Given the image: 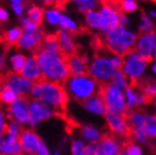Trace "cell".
Masks as SVG:
<instances>
[{
	"instance_id": "cell-1",
	"label": "cell",
	"mask_w": 156,
	"mask_h": 155,
	"mask_svg": "<svg viewBox=\"0 0 156 155\" xmlns=\"http://www.w3.org/2000/svg\"><path fill=\"white\" fill-rule=\"evenodd\" d=\"M36 57L41 70L42 80L63 84L70 77L66 57L62 52H53L44 48H40L36 52Z\"/></svg>"
},
{
	"instance_id": "cell-2",
	"label": "cell",
	"mask_w": 156,
	"mask_h": 155,
	"mask_svg": "<svg viewBox=\"0 0 156 155\" xmlns=\"http://www.w3.org/2000/svg\"><path fill=\"white\" fill-rule=\"evenodd\" d=\"M29 98L51 106L58 113L66 111L70 101L63 84L47 80H40L33 84Z\"/></svg>"
},
{
	"instance_id": "cell-3",
	"label": "cell",
	"mask_w": 156,
	"mask_h": 155,
	"mask_svg": "<svg viewBox=\"0 0 156 155\" xmlns=\"http://www.w3.org/2000/svg\"><path fill=\"white\" fill-rule=\"evenodd\" d=\"M137 34L135 31L123 26H116L103 34V45L112 54L125 57L134 50Z\"/></svg>"
},
{
	"instance_id": "cell-4",
	"label": "cell",
	"mask_w": 156,
	"mask_h": 155,
	"mask_svg": "<svg viewBox=\"0 0 156 155\" xmlns=\"http://www.w3.org/2000/svg\"><path fill=\"white\" fill-rule=\"evenodd\" d=\"M69 100L82 103L89 98L100 92L101 84L98 83L93 78L87 74L70 75L63 83Z\"/></svg>"
},
{
	"instance_id": "cell-5",
	"label": "cell",
	"mask_w": 156,
	"mask_h": 155,
	"mask_svg": "<svg viewBox=\"0 0 156 155\" xmlns=\"http://www.w3.org/2000/svg\"><path fill=\"white\" fill-rule=\"evenodd\" d=\"M148 68L150 61L133 50L123 58V66L121 70L127 77L131 83L140 85L145 80Z\"/></svg>"
},
{
	"instance_id": "cell-6",
	"label": "cell",
	"mask_w": 156,
	"mask_h": 155,
	"mask_svg": "<svg viewBox=\"0 0 156 155\" xmlns=\"http://www.w3.org/2000/svg\"><path fill=\"white\" fill-rule=\"evenodd\" d=\"M116 69L111 63L108 54H96L87 64V74L101 85L111 82Z\"/></svg>"
},
{
	"instance_id": "cell-7",
	"label": "cell",
	"mask_w": 156,
	"mask_h": 155,
	"mask_svg": "<svg viewBox=\"0 0 156 155\" xmlns=\"http://www.w3.org/2000/svg\"><path fill=\"white\" fill-rule=\"evenodd\" d=\"M127 121L129 125L131 141L142 146H152V141L148 139L145 131L146 112L144 110H134L127 112Z\"/></svg>"
},
{
	"instance_id": "cell-8",
	"label": "cell",
	"mask_w": 156,
	"mask_h": 155,
	"mask_svg": "<svg viewBox=\"0 0 156 155\" xmlns=\"http://www.w3.org/2000/svg\"><path fill=\"white\" fill-rule=\"evenodd\" d=\"M99 93L102 96L108 112L124 114L129 112L127 107H126L123 90L119 89L115 85H113L111 82H108V83L101 85Z\"/></svg>"
},
{
	"instance_id": "cell-9",
	"label": "cell",
	"mask_w": 156,
	"mask_h": 155,
	"mask_svg": "<svg viewBox=\"0 0 156 155\" xmlns=\"http://www.w3.org/2000/svg\"><path fill=\"white\" fill-rule=\"evenodd\" d=\"M105 121V125L108 131V134L113 136L125 140L129 139V125L127 121V113H114L106 112L103 116Z\"/></svg>"
},
{
	"instance_id": "cell-10",
	"label": "cell",
	"mask_w": 156,
	"mask_h": 155,
	"mask_svg": "<svg viewBox=\"0 0 156 155\" xmlns=\"http://www.w3.org/2000/svg\"><path fill=\"white\" fill-rule=\"evenodd\" d=\"M58 112L51 106L44 104L37 100H31L29 105V128H36L41 123H44L49 120L53 119L58 115Z\"/></svg>"
},
{
	"instance_id": "cell-11",
	"label": "cell",
	"mask_w": 156,
	"mask_h": 155,
	"mask_svg": "<svg viewBox=\"0 0 156 155\" xmlns=\"http://www.w3.org/2000/svg\"><path fill=\"white\" fill-rule=\"evenodd\" d=\"M29 105L30 98L19 96L11 105L6 109L7 115L10 121L17 122L22 128L29 125Z\"/></svg>"
},
{
	"instance_id": "cell-12",
	"label": "cell",
	"mask_w": 156,
	"mask_h": 155,
	"mask_svg": "<svg viewBox=\"0 0 156 155\" xmlns=\"http://www.w3.org/2000/svg\"><path fill=\"white\" fill-rule=\"evenodd\" d=\"M5 87L13 90L19 96H29L31 90L33 88V82L26 79L20 73L7 72L2 78Z\"/></svg>"
},
{
	"instance_id": "cell-13",
	"label": "cell",
	"mask_w": 156,
	"mask_h": 155,
	"mask_svg": "<svg viewBox=\"0 0 156 155\" xmlns=\"http://www.w3.org/2000/svg\"><path fill=\"white\" fill-rule=\"evenodd\" d=\"M45 38L44 31L39 29L36 32H22L20 39H19L17 47L20 51H26L33 54L42 47L43 40Z\"/></svg>"
},
{
	"instance_id": "cell-14",
	"label": "cell",
	"mask_w": 156,
	"mask_h": 155,
	"mask_svg": "<svg viewBox=\"0 0 156 155\" xmlns=\"http://www.w3.org/2000/svg\"><path fill=\"white\" fill-rule=\"evenodd\" d=\"M99 12L101 19H102V32H101L102 34L119 26V19H120L121 15L119 7H116L115 5L104 2L100 5Z\"/></svg>"
},
{
	"instance_id": "cell-15",
	"label": "cell",
	"mask_w": 156,
	"mask_h": 155,
	"mask_svg": "<svg viewBox=\"0 0 156 155\" xmlns=\"http://www.w3.org/2000/svg\"><path fill=\"white\" fill-rule=\"evenodd\" d=\"M43 139H41L36 130L32 128H23L19 137L23 155H36L38 147Z\"/></svg>"
},
{
	"instance_id": "cell-16",
	"label": "cell",
	"mask_w": 156,
	"mask_h": 155,
	"mask_svg": "<svg viewBox=\"0 0 156 155\" xmlns=\"http://www.w3.org/2000/svg\"><path fill=\"white\" fill-rule=\"evenodd\" d=\"M124 141L113 136L111 134H105L103 139L98 143L96 155H122Z\"/></svg>"
},
{
	"instance_id": "cell-17",
	"label": "cell",
	"mask_w": 156,
	"mask_h": 155,
	"mask_svg": "<svg viewBox=\"0 0 156 155\" xmlns=\"http://www.w3.org/2000/svg\"><path fill=\"white\" fill-rule=\"evenodd\" d=\"M156 45V33H141L137 36L134 51H136L140 56L147 59L148 61H152L153 58V51Z\"/></svg>"
},
{
	"instance_id": "cell-18",
	"label": "cell",
	"mask_w": 156,
	"mask_h": 155,
	"mask_svg": "<svg viewBox=\"0 0 156 155\" xmlns=\"http://www.w3.org/2000/svg\"><path fill=\"white\" fill-rule=\"evenodd\" d=\"M54 34L57 37L58 41H59L61 52L66 57H69V56L76 53L78 45H76V41H75L74 33L69 32V31H66V30H62L59 28Z\"/></svg>"
},
{
	"instance_id": "cell-19",
	"label": "cell",
	"mask_w": 156,
	"mask_h": 155,
	"mask_svg": "<svg viewBox=\"0 0 156 155\" xmlns=\"http://www.w3.org/2000/svg\"><path fill=\"white\" fill-rule=\"evenodd\" d=\"M20 74L28 80L32 81L33 83L42 80L41 70H40L39 62H38V59L36 57V53L27 56V59H26V62L22 67V70L20 71Z\"/></svg>"
},
{
	"instance_id": "cell-20",
	"label": "cell",
	"mask_w": 156,
	"mask_h": 155,
	"mask_svg": "<svg viewBox=\"0 0 156 155\" xmlns=\"http://www.w3.org/2000/svg\"><path fill=\"white\" fill-rule=\"evenodd\" d=\"M79 135L80 139L83 140L87 144L90 143H99L104 136V132L101 128L95 124L85 123L79 128Z\"/></svg>"
},
{
	"instance_id": "cell-21",
	"label": "cell",
	"mask_w": 156,
	"mask_h": 155,
	"mask_svg": "<svg viewBox=\"0 0 156 155\" xmlns=\"http://www.w3.org/2000/svg\"><path fill=\"white\" fill-rule=\"evenodd\" d=\"M90 59L87 56L79 54L78 52L66 57V63L69 68L70 75H82L87 73V64Z\"/></svg>"
},
{
	"instance_id": "cell-22",
	"label": "cell",
	"mask_w": 156,
	"mask_h": 155,
	"mask_svg": "<svg viewBox=\"0 0 156 155\" xmlns=\"http://www.w3.org/2000/svg\"><path fill=\"white\" fill-rule=\"evenodd\" d=\"M81 105L87 113L94 116H104L105 113L108 112L105 103L100 93L94 94L93 96H91L84 102H82Z\"/></svg>"
},
{
	"instance_id": "cell-23",
	"label": "cell",
	"mask_w": 156,
	"mask_h": 155,
	"mask_svg": "<svg viewBox=\"0 0 156 155\" xmlns=\"http://www.w3.org/2000/svg\"><path fill=\"white\" fill-rule=\"evenodd\" d=\"M0 155H23L18 139L3 135L0 139Z\"/></svg>"
},
{
	"instance_id": "cell-24",
	"label": "cell",
	"mask_w": 156,
	"mask_h": 155,
	"mask_svg": "<svg viewBox=\"0 0 156 155\" xmlns=\"http://www.w3.org/2000/svg\"><path fill=\"white\" fill-rule=\"evenodd\" d=\"M141 89L138 85L131 84L129 88L124 90V98H125V103L127 111H134L137 110V103H138V96H140Z\"/></svg>"
},
{
	"instance_id": "cell-25",
	"label": "cell",
	"mask_w": 156,
	"mask_h": 155,
	"mask_svg": "<svg viewBox=\"0 0 156 155\" xmlns=\"http://www.w3.org/2000/svg\"><path fill=\"white\" fill-rule=\"evenodd\" d=\"M84 23L90 30L102 32V19L99 10H90L84 13Z\"/></svg>"
},
{
	"instance_id": "cell-26",
	"label": "cell",
	"mask_w": 156,
	"mask_h": 155,
	"mask_svg": "<svg viewBox=\"0 0 156 155\" xmlns=\"http://www.w3.org/2000/svg\"><path fill=\"white\" fill-rule=\"evenodd\" d=\"M26 59H27V56L22 53L20 50L13 51L10 54H8V67L11 70V72L20 73L26 62Z\"/></svg>"
},
{
	"instance_id": "cell-27",
	"label": "cell",
	"mask_w": 156,
	"mask_h": 155,
	"mask_svg": "<svg viewBox=\"0 0 156 155\" xmlns=\"http://www.w3.org/2000/svg\"><path fill=\"white\" fill-rule=\"evenodd\" d=\"M62 11L58 7L51 6L44 9V16H43V21L50 27H59L62 17Z\"/></svg>"
},
{
	"instance_id": "cell-28",
	"label": "cell",
	"mask_w": 156,
	"mask_h": 155,
	"mask_svg": "<svg viewBox=\"0 0 156 155\" xmlns=\"http://www.w3.org/2000/svg\"><path fill=\"white\" fill-rule=\"evenodd\" d=\"M26 16L30 19L32 22L41 26V23L43 22V16H44V9L39 5L32 3L30 6H28V8L26 9Z\"/></svg>"
},
{
	"instance_id": "cell-29",
	"label": "cell",
	"mask_w": 156,
	"mask_h": 155,
	"mask_svg": "<svg viewBox=\"0 0 156 155\" xmlns=\"http://www.w3.org/2000/svg\"><path fill=\"white\" fill-rule=\"evenodd\" d=\"M22 29L19 26H15L9 29H7L3 33V41L7 45H17L21 34H22Z\"/></svg>"
},
{
	"instance_id": "cell-30",
	"label": "cell",
	"mask_w": 156,
	"mask_h": 155,
	"mask_svg": "<svg viewBox=\"0 0 156 155\" xmlns=\"http://www.w3.org/2000/svg\"><path fill=\"white\" fill-rule=\"evenodd\" d=\"M69 1L73 3L76 7V9L83 15L90 10H95L101 5V0H69Z\"/></svg>"
},
{
	"instance_id": "cell-31",
	"label": "cell",
	"mask_w": 156,
	"mask_h": 155,
	"mask_svg": "<svg viewBox=\"0 0 156 155\" xmlns=\"http://www.w3.org/2000/svg\"><path fill=\"white\" fill-rule=\"evenodd\" d=\"M59 28L62 30H66V31H69V32H78L79 29H80V24L76 22L75 19H73L72 17H70L69 15H66L63 13L62 17H61L60 24H59Z\"/></svg>"
},
{
	"instance_id": "cell-32",
	"label": "cell",
	"mask_w": 156,
	"mask_h": 155,
	"mask_svg": "<svg viewBox=\"0 0 156 155\" xmlns=\"http://www.w3.org/2000/svg\"><path fill=\"white\" fill-rule=\"evenodd\" d=\"M145 131L151 141H156V113L146 112Z\"/></svg>"
},
{
	"instance_id": "cell-33",
	"label": "cell",
	"mask_w": 156,
	"mask_h": 155,
	"mask_svg": "<svg viewBox=\"0 0 156 155\" xmlns=\"http://www.w3.org/2000/svg\"><path fill=\"white\" fill-rule=\"evenodd\" d=\"M144 154H145L144 146L140 145V144L135 143L133 141L124 142L122 155H144Z\"/></svg>"
},
{
	"instance_id": "cell-34",
	"label": "cell",
	"mask_w": 156,
	"mask_h": 155,
	"mask_svg": "<svg viewBox=\"0 0 156 155\" xmlns=\"http://www.w3.org/2000/svg\"><path fill=\"white\" fill-rule=\"evenodd\" d=\"M111 83L113 84V85H115L116 88H119V89L123 90V91L132 84L129 82V79H127V77L123 73L122 70H116V71H115V73L113 74V77H112Z\"/></svg>"
},
{
	"instance_id": "cell-35",
	"label": "cell",
	"mask_w": 156,
	"mask_h": 155,
	"mask_svg": "<svg viewBox=\"0 0 156 155\" xmlns=\"http://www.w3.org/2000/svg\"><path fill=\"white\" fill-rule=\"evenodd\" d=\"M18 98H19V96L13 91V90H11L10 88L5 87L2 91L0 92V105H3V106L8 107Z\"/></svg>"
},
{
	"instance_id": "cell-36",
	"label": "cell",
	"mask_w": 156,
	"mask_h": 155,
	"mask_svg": "<svg viewBox=\"0 0 156 155\" xmlns=\"http://www.w3.org/2000/svg\"><path fill=\"white\" fill-rule=\"evenodd\" d=\"M87 143L80 137H74L70 142V155H87Z\"/></svg>"
},
{
	"instance_id": "cell-37",
	"label": "cell",
	"mask_w": 156,
	"mask_h": 155,
	"mask_svg": "<svg viewBox=\"0 0 156 155\" xmlns=\"http://www.w3.org/2000/svg\"><path fill=\"white\" fill-rule=\"evenodd\" d=\"M154 28H155V23H154L153 19L151 18L147 13H142L141 18H140V22H138V30H140V32H154Z\"/></svg>"
},
{
	"instance_id": "cell-38",
	"label": "cell",
	"mask_w": 156,
	"mask_h": 155,
	"mask_svg": "<svg viewBox=\"0 0 156 155\" xmlns=\"http://www.w3.org/2000/svg\"><path fill=\"white\" fill-rule=\"evenodd\" d=\"M138 87L151 101L156 98V80H146L145 79Z\"/></svg>"
},
{
	"instance_id": "cell-39",
	"label": "cell",
	"mask_w": 156,
	"mask_h": 155,
	"mask_svg": "<svg viewBox=\"0 0 156 155\" xmlns=\"http://www.w3.org/2000/svg\"><path fill=\"white\" fill-rule=\"evenodd\" d=\"M42 48L47 49L49 51H53V52H61L60 45H59V41H58L55 34L45 36L43 43H42Z\"/></svg>"
},
{
	"instance_id": "cell-40",
	"label": "cell",
	"mask_w": 156,
	"mask_h": 155,
	"mask_svg": "<svg viewBox=\"0 0 156 155\" xmlns=\"http://www.w3.org/2000/svg\"><path fill=\"white\" fill-rule=\"evenodd\" d=\"M119 9L123 13H132L138 9L137 0H121L119 2Z\"/></svg>"
},
{
	"instance_id": "cell-41",
	"label": "cell",
	"mask_w": 156,
	"mask_h": 155,
	"mask_svg": "<svg viewBox=\"0 0 156 155\" xmlns=\"http://www.w3.org/2000/svg\"><path fill=\"white\" fill-rule=\"evenodd\" d=\"M19 23H20V28L24 32H36L39 29H41L39 24L32 22L27 16H22L19 20Z\"/></svg>"
},
{
	"instance_id": "cell-42",
	"label": "cell",
	"mask_w": 156,
	"mask_h": 155,
	"mask_svg": "<svg viewBox=\"0 0 156 155\" xmlns=\"http://www.w3.org/2000/svg\"><path fill=\"white\" fill-rule=\"evenodd\" d=\"M23 128L18 124L17 122H13V121H8V124H7V130H6V134L8 136L15 137V139H18L20 137L21 132H22Z\"/></svg>"
},
{
	"instance_id": "cell-43",
	"label": "cell",
	"mask_w": 156,
	"mask_h": 155,
	"mask_svg": "<svg viewBox=\"0 0 156 155\" xmlns=\"http://www.w3.org/2000/svg\"><path fill=\"white\" fill-rule=\"evenodd\" d=\"M8 121H9V119H8L6 110H5L2 106H0V139L6 134Z\"/></svg>"
},
{
	"instance_id": "cell-44",
	"label": "cell",
	"mask_w": 156,
	"mask_h": 155,
	"mask_svg": "<svg viewBox=\"0 0 156 155\" xmlns=\"http://www.w3.org/2000/svg\"><path fill=\"white\" fill-rule=\"evenodd\" d=\"M8 68V53L6 50H0V74L6 73Z\"/></svg>"
},
{
	"instance_id": "cell-45",
	"label": "cell",
	"mask_w": 156,
	"mask_h": 155,
	"mask_svg": "<svg viewBox=\"0 0 156 155\" xmlns=\"http://www.w3.org/2000/svg\"><path fill=\"white\" fill-rule=\"evenodd\" d=\"M108 57H110V60H111V63L113 64V67H114L116 70H121V68L123 66L124 57H121V56L112 54V53H108Z\"/></svg>"
},
{
	"instance_id": "cell-46",
	"label": "cell",
	"mask_w": 156,
	"mask_h": 155,
	"mask_svg": "<svg viewBox=\"0 0 156 155\" xmlns=\"http://www.w3.org/2000/svg\"><path fill=\"white\" fill-rule=\"evenodd\" d=\"M36 155H52V151L50 150L49 145L45 143L44 140L41 141L39 147H38V151H37Z\"/></svg>"
},
{
	"instance_id": "cell-47",
	"label": "cell",
	"mask_w": 156,
	"mask_h": 155,
	"mask_svg": "<svg viewBox=\"0 0 156 155\" xmlns=\"http://www.w3.org/2000/svg\"><path fill=\"white\" fill-rule=\"evenodd\" d=\"M119 24L120 26H123L125 28H129V24H131V19L129 17L126 13H123V12H121L120 15V19H119Z\"/></svg>"
},
{
	"instance_id": "cell-48",
	"label": "cell",
	"mask_w": 156,
	"mask_h": 155,
	"mask_svg": "<svg viewBox=\"0 0 156 155\" xmlns=\"http://www.w3.org/2000/svg\"><path fill=\"white\" fill-rule=\"evenodd\" d=\"M9 18H10L9 11H8L5 7L0 6V22H1V23H5V22H7V21L9 20Z\"/></svg>"
},
{
	"instance_id": "cell-49",
	"label": "cell",
	"mask_w": 156,
	"mask_h": 155,
	"mask_svg": "<svg viewBox=\"0 0 156 155\" xmlns=\"http://www.w3.org/2000/svg\"><path fill=\"white\" fill-rule=\"evenodd\" d=\"M38 3H41V5H44V6L51 7L53 6L54 3H57V0H34Z\"/></svg>"
},
{
	"instance_id": "cell-50",
	"label": "cell",
	"mask_w": 156,
	"mask_h": 155,
	"mask_svg": "<svg viewBox=\"0 0 156 155\" xmlns=\"http://www.w3.org/2000/svg\"><path fill=\"white\" fill-rule=\"evenodd\" d=\"M150 69H151V73L156 79V61H152V63H150Z\"/></svg>"
},
{
	"instance_id": "cell-51",
	"label": "cell",
	"mask_w": 156,
	"mask_h": 155,
	"mask_svg": "<svg viewBox=\"0 0 156 155\" xmlns=\"http://www.w3.org/2000/svg\"><path fill=\"white\" fill-rule=\"evenodd\" d=\"M7 1H9L10 5H12V3H26V0H7Z\"/></svg>"
},
{
	"instance_id": "cell-52",
	"label": "cell",
	"mask_w": 156,
	"mask_h": 155,
	"mask_svg": "<svg viewBox=\"0 0 156 155\" xmlns=\"http://www.w3.org/2000/svg\"><path fill=\"white\" fill-rule=\"evenodd\" d=\"M148 16H150L152 19H156V10H150Z\"/></svg>"
},
{
	"instance_id": "cell-53",
	"label": "cell",
	"mask_w": 156,
	"mask_h": 155,
	"mask_svg": "<svg viewBox=\"0 0 156 155\" xmlns=\"http://www.w3.org/2000/svg\"><path fill=\"white\" fill-rule=\"evenodd\" d=\"M121 0H105V2L111 3V5H116V3L120 2Z\"/></svg>"
},
{
	"instance_id": "cell-54",
	"label": "cell",
	"mask_w": 156,
	"mask_h": 155,
	"mask_svg": "<svg viewBox=\"0 0 156 155\" xmlns=\"http://www.w3.org/2000/svg\"><path fill=\"white\" fill-rule=\"evenodd\" d=\"M52 155H63V153L61 152V150H55L52 152Z\"/></svg>"
},
{
	"instance_id": "cell-55",
	"label": "cell",
	"mask_w": 156,
	"mask_h": 155,
	"mask_svg": "<svg viewBox=\"0 0 156 155\" xmlns=\"http://www.w3.org/2000/svg\"><path fill=\"white\" fill-rule=\"evenodd\" d=\"M3 88H5V84H3V80L2 78H0V92L3 90Z\"/></svg>"
},
{
	"instance_id": "cell-56",
	"label": "cell",
	"mask_w": 156,
	"mask_h": 155,
	"mask_svg": "<svg viewBox=\"0 0 156 155\" xmlns=\"http://www.w3.org/2000/svg\"><path fill=\"white\" fill-rule=\"evenodd\" d=\"M152 61H156V45H155V48H154V51H153V58H152Z\"/></svg>"
},
{
	"instance_id": "cell-57",
	"label": "cell",
	"mask_w": 156,
	"mask_h": 155,
	"mask_svg": "<svg viewBox=\"0 0 156 155\" xmlns=\"http://www.w3.org/2000/svg\"><path fill=\"white\" fill-rule=\"evenodd\" d=\"M152 150H153V154L156 155V141H155V143L152 145Z\"/></svg>"
},
{
	"instance_id": "cell-58",
	"label": "cell",
	"mask_w": 156,
	"mask_h": 155,
	"mask_svg": "<svg viewBox=\"0 0 156 155\" xmlns=\"http://www.w3.org/2000/svg\"><path fill=\"white\" fill-rule=\"evenodd\" d=\"M152 104H153L154 109H155V110H156V98H155V99H153V100H152Z\"/></svg>"
},
{
	"instance_id": "cell-59",
	"label": "cell",
	"mask_w": 156,
	"mask_h": 155,
	"mask_svg": "<svg viewBox=\"0 0 156 155\" xmlns=\"http://www.w3.org/2000/svg\"><path fill=\"white\" fill-rule=\"evenodd\" d=\"M64 1H66V0H57V5L58 6H60L61 3H63Z\"/></svg>"
}]
</instances>
